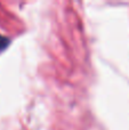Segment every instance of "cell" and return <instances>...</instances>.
Wrapping results in <instances>:
<instances>
[{
  "instance_id": "1",
  "label": "cell",
  "mask_w": 129,
  "mask_h": 130,
  "mask_svg": "<svg viewBox=\"0 0 129 130\" xmlns=\"http://www.w3.org/2000/svg\"><path fill=\"white\" fill-rule=\"evenodd\" d=\"M8 43H9V39L0 34V50L5 49V48L8 46Z\"/></svg>"
}]
</instances>
